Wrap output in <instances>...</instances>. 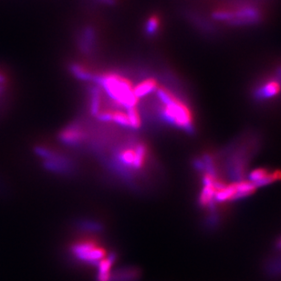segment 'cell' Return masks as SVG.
Returning <instances> with one entry per match:
<instances>
[{
	"mask_svg": "<svg viewBox=\"0 0 281 281\" xmlns=\"http://www.w3.org/2000/svg\"><path fill=\"white\" fill-rule=\"evenodd\" d=\"M155 111L162 120L177 128L192 133L194 130L193 113L181 96L168 86L159 84L155 91Z\"/></svg>",
	"mask_w": 281,
	"mask_h": 281,
	"instance_id": "obj_1",
	"label": "cell"
},
{
	"mask_svg": "<svg viewBox=\"0 0 281 281\" xmlns=\"http://www.w3.org/2000/svg\"><path fill=\"white\" fill-rule=\"evenodd\" d=\"M264 14L258 6L247 2H234L217 7L213 17L231 26H252L263 19Z\"/></svg>",
	"mask_w": 281,
	"mask_h": 281,
	"instance_id": "obj_2",
	"label": "cell"
},
{
	"mask_svg": "<svg viewBox=\"0 0 281 281\" xmlns=\"http://www.w3.org/2000/svg\"><path fill=\"white\" fill-rule=\"evenodd\" d=\"M116 158L124 167L138 169L147 162L148 149L145 144L138 140H132L126 142L118 150Z\"/></svg>",
	"mask_w": 281,
	"mask_h": 281,
	"instance_id": "obj_3",
	"label": "cell"
},
{
	"mask_svg": "<svg viewBox=\"0 0 281 281\" xmlns=\"http://www.w3.org/2000/svg\"><path fill=\"white\" fill-rule=\"evenodd\" d=\"M281 94V65L273 69L271 74L258 81L252 90V97L258 102L270 101Z\"/></svg>",
	"mask_w": 281,
	"mask_h": 281,
	"instance_id": "obj_4",
	"label": "cell"
},
{
	"mask_svg": "<svg viewBox=\"0 0 281 281\" xmlns=\"http://www.w3.org/2000/svg\"><path fill=\"white\" fill-rule=\"evenodd\" d=\"M73 252L79 258L87 261H96L104 256V250L97 247L93 242H81L73 247Z\"/></svg>",
	"mask_w": 281,
	"mask_h": 281,
	"instance_id": "obj_5",
	"label": "cell"
},
{
	"mask_svg": "<svg viewBox=\"0 0 281 281\" xmlns=\"http://www.w3.org/2000/svg\"><path fill=\"white\" fill-rule=\"evenodd\" d=\"M161 24V19L158 16L153 15L147 20L146 31L148 35L155 34L157 32Z\"/></svg>",
	"mask_w": 281,
	"mask_h": 281,
	"instance_id": "obj_6",
	"label": "cell"
},
{
	"mask_svg": "<svg viewBox=\"0 0 281 281\" xmlns=\"http://www.w3.org/2000/svg\"><path fill=\"white\" fill-rule=\"evenodd\" d=\"M279 247H281V241H279Z\"/></svg>",
	"mask_w": 281,
	"mask_h": 281,
	"instance_id": "obj_7",
	"label": "cell"
}]
</instances>
